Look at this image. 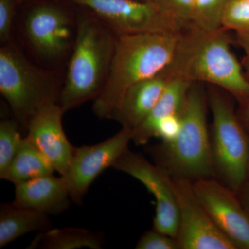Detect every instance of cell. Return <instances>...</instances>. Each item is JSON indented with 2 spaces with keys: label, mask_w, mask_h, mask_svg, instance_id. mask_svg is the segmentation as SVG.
<instances>
[{
  "label": "cell",
  "mask_w": 249,
  "mask_h": 249,
  "mask_svg": "<svg viewBox=\"0 0 249 249\" xmlns=\"http://www.w3.org/2000/svg\"><path fill=\"white\" fill-rule=\"evenodd\" d=\"M229 31L192 25L181 32L176 52L165 69L170 78L206 83L225 90L240 104L249 100V82L231 50Z\"/></svg>",
  "instance_id": "1"
},
{
  "label": "cell",
  "mask_w": 249,
  "mask_h": 249,
  "mask_svg": "<svg viewBox=\"0 0 249 249\" xmlns=\"http://www.w3.org/2000/svg\"><path fill=\"white\" fill-rule=\"evenodd\" d=\"M180 35L181 32L116 35L110 69L102 91L93 101V114L98 119H110L129 88L169 66Z\"/></svg>",
  "instance_id": "2"
},
{
  "label": "cell",
  "mask_w": 249,
  "mask_h": 249,
  "mask_svg": "<svg viewBox=\"0 0 249 249\" xmlns=\"http://www.w3.org/2000/svg\"><path fill=\"white\" fill-rule=\"evenodd\" d=\"M76 36L59 104L64 112L101 93L115 51L116 34L92 14L76 19Z\"/></svg>",
  "instance_id": "3"
},
{
  "label": "cell",
  "mask_w": 249,
  "mask_h": 249,
  "mask_svg": "<svg viewBox=\"0 0 249 249\" xmlns=\"http://www.w3.org/2000/svg\"><path fill=\"white\" fill-rule=\"evenodd\" d=\"M207 91L204 83H193L181 111L176 137L152 148L156 164L173 178L192 181L214 178L211 134L207 123Z\"/></svg>",
  "instance_id": "4"
},
{
  "label": "cell",
  "mask_w": 249,
  "mask_h": 249,
  "mask_svg": "<svg viewBox=\"0 0 249 249\" xmlns=\"http://www.w3.org/2000/svg\"><path fill=\"white\" fill-rule=\"evenodd\" d=\"M62 88L53 71L36 66L16 46L0 49V92L26 130L42 108L59 103Z\"/></svg>",
  "instance_id": "5"
},
{
  "label": "cell",
  "mask_w": 249,
  "mask_h": 249,
  "mask_svg": "<svg viewBox=\"0 0 249 249\" xmlns=\"http://www.w3.org/2000/svg\"><path fill=\"white\" fill-rule=\"evenodd\" d=\"M207 96L212 114L210 134L215 177L237 193L247 179L249 134L230 93L209 85Z\"/></svg>",
  "instance_id": "6"
},
{
  "label": "cell",
  "mask_w": 249,
  "mask_h": 249,
  "mask_svg": "<svg viewBox=\"0 0 249 249\" xmlns=\"http://www.w3.org/2000/svg\"><path fill=\"white\" fill-rule=\"evenodd\" d=\"M76 22L65 10L52 3H39L26 14L24 36L42 62L57 65L71 53Z\"/></svg>",
  "instance_id": "7"
},
{
  "label": "cell",
  "mask_w": 249,
  "mask_h": 249,
  "mask_svg": "<svg viewBox=\"0 0 249 249\" xmlns=\"http://www.w3.org/2000/svg\"><path fill=\"white\" fill-rule=\"evenodd\" d=\"M88 10L116 35L181 32L155 3L139 0H69Z\"/></svg>",
  "instance_id": "8"
},
{
  "label": "cell",
  "mask_w": 249,
  "mask_h": 249,
  "mask_svg": "<svg viewBox=\"0 0 249 249\" xmlns=\"http://www.w3.org/2000/svg\"><path fill=\"white\" fill-rule=\"evenodd\" d=\"M112 168L138 180L155 196L153 229L176 239L178 211L173 177L160 165L150 163L145 157L130 151L129 148L118 159Z\"/></svg>",
  "instance_id": "9"
},
{
  "label": "cell",
  "mask_w": 249,
  "mask_h": 249,
  "mask_svg": "<svg viewBox=\"0 0 249 249\" xmlns=\"http://www.w3.org/2000/svg\"><path fill=\"white\" fill-rule=\"evenodd\" d=\"M178 211L179 249H235L217 229L195 191L193 181L173 178Z\"/></svg>",
  "instance_id": "10"
},
{
  "label": "cell",
  "mask_w": 249,
  "mask_h": 249,
  "mask_svg": "<svg viewBox=\"0 0 249 249\" xmlns=\"http://www.w3.org/2000/svg\"><path fill=\"white\" fill-rule=\"evenodd\" d=\"M133 130L122 127L110 138L92 145L75 147L66 173V182L73 202L81 204L90 186L108 168H112L118 159L128 149Z\"/></svg>",
  "instance_id": "11"
},
{
  "label": "cell",
  "mask_w": 249,
  "mask_h": 249,
  "mask_svg": "<svg viewBox=\"0 0 249 249\" xmlns=\"http://www.w3.org/2000/svg\"><path fill=\"white\" fill-rule=\"evenodd\" d=\"M193 186L223 235L235 249H249V214L237 193L214 178L196 180Z\"/></svg>",
  "instance_id": "12"
},
{
  "label": "cell",
  "mask_w": 249,
  "mask_h": 249,
  "mask_svg": "<svg viewBox=\"0 0 249 249\" xmlns=\"http://www.w3.org/2000/svg\"><path fill=\"white\" fill-rule=\"evenodd\" d=\"M64 113L59 103H52L42 108L31 119L27 128L28 138L60 176L66 173L75 150L62 127Z\"/></svg>",
  "instance_id": "13"
},
{
  "label": "cell",
  "mask_w": 249,
  "mask_h": 249,
  "mask_svg": "<svg viewBox=\"0 0 249 249\" xmlns=\"http://www.w3.org/2000/svg\"><path fill=\"white\" fill-rule=\"evenodd\" d=\"M15 185L13 204L47 214L58 215L70 208V198L62 176L46 175Z\"/></svg>",
  "instance_id": "14"
},
{
  "label": "cell",
  "mask_w": 249,
  "mask_h": 249,
  "mask_svg": "<svg viewBox=\"0 0 249 249\" xmlns=\"http://www.w3.org/2000/svg\"><path fill=\"white\" fill-rule=\"evenodd\" d=\"M170 79L164 70L155 76L134 85L126 91L109 119L134 131L150 115Z\"/></svg>",
  "instance_id": "15"
},
{
  "label": "cell",
  "mask_w": 249,
  "mask_h": 249,
  "mask_svg": "<svg viewBox=\"0 0 249 249\" xmlns=\"http://www.w3.org/2000/svg\"><path fill=\"white\" fill-rule=\"evenodd\" d=\"M192 85L188 80L170 78L150 115L133 131L132 142L137 145H145L155 137L156 128L160 121L181 111Z\"/></svg>",
  "instance_id": "16"
},
{
  "label": "cell",
  "mask_w": 249,
  "mask_h": 249,
  "mask_svg": "<svg viewBox=\"0 0 249 249\" xmlns=\"http://www.w3.org/2000/svg\"><path fill=\"white\" fill-rule=\"evenodd\" d=\"M49 214L16 206L12 202L0 208V248L31 232L52 229Z\"/></svg>",
  "instance_id": "17"
},
{
  "label": "cell",
  "mask_w": 249,
  "mask_h": 249,
  "mask_svg": "<svg viewBox=\"0 0 249 249\" xmlns=\"http://www.w3.org/2000/svg\"><path fill=\"white\" fill-rule=\"evenodd\" d=\"M53 166L27 137L23 138L19 150L1 179L16 184L54 173Z\"/></svg>",
  "instance_id": "18"
},
{
  "label": "cell",
  "mask_w": 249,
  "mask_h": 249,
  "mask_svg": "<svg viewBox=\"0 0 249 249\" xmlns=\"http://www.w3.org/2000/svg\"><path fill=\"white\" fill-rule=\"evenodd\" d=\"M104 240L102 233L82 228L51 229L40 232L33 241L30 248L101 249H103Z\"/></svg>",
  "instance_id": "19"
},
{
  "label": "cell",
  "mask_w": 249,
  "mask_h": 249,
  "mask_svg": "<svg viewBox=\"0 0 249 249\" xmlns=\"http://www.w3.org/2000/svg\"><path fill=\"white\" fill-rule=\"evenodd\" d=\"M23 138L16 119L0 122V178L4 176L16 155Z\"/></svg>",
  "instance_id": "20"
},
{
  "label": "cell",
  "mask_w": 249,
  "mask_h": 249,
  "mask_svg": "<svg viewBox=\"0 0 249 249\" xmlns=\"http://www.w3.org/2000/svg\"><path fill=\"white\" fill-rule=\"evenodd\" d=\"M228 0H195L193 25L206 31L222 28Z\"/></svg>",
  "instance_id": "21"
},
{
  "label": "cell",
  "mask_w": 249,
  "mask_h": 249,
  "mask_svg": "<svg viewBox=\"0 0 249 249\" xmlns=\"http://www.w3.org/2000/svg\"><path fill=\"white\" fill-rule=\"evenodd\" d=\"M222 28L234 31L236 40H249V0H228Z\"/></svg>",
  "instance_id": "22"
},
{
  "label": "cell",
  "mask_w": 249,
  "mask_h": 249,
  "mask_svg": "<svg viewBox=\"0 0 249 249\" xmlns=\"http://www.w3.org/2000/svg\"><path fill=\"white\" fill-rule=\"evenodd\" d=\"M181 31L193 24L195 0H152Z\"/></svg>",
  "instance_id": "23"
},
{
  "label": "cell",
  "mask_w": 249,
  "mask_h": 249,
  "mask_svg": "<svg viewBox=\"0 0 249 249\" xmlns=\"http://www.w3.org/2000/svg\"><path fill=\"white\" fill-rule=\"evenodd\" d=\"M137 249H179L176 239L155 229L147 231L140 237Z\"/></svg>",
  "instance_id": "24"
},
{
  "label": "cell",
  "mask_w": 249,
  "mask_h": 249,
  "mask_svg": "<svg viewBox=\"0 0 249 249\" xmlns=\"http://www.w3.org/2000/svg\"><path fill=\"white\" fill-rule=\"evenodd\" d=\"M18 0H0V41L3 45L11 40L13 22Z\"/></svg>",
  "instance_id": "25"
},
{
  "label": "cell",
  "mask_w": 249,
  "mask_h": 249,
  "mask_svg": "<svg viewBox=\"0 0 249 249\" xmlns=\"http://www.w3.org/2000/svg\"><path fill=\"white\" fill-rule=\"evenodd\" d=\"M181 125V111L178 114H174L160 121L155 131V137L160 138L162 142H169L173 140Z\"/></svg>",
  "instance_id": "26"
},
{
  "label": "cell",
  "mask_w": 249,
  "mask_h": 249,
  "mask_svg": "<svg viewBox=\"0 0 249 249\" xmlns=\"http://www.w3.org/2000/svg\"><path fill=\"white\" fill-rule=\"evenodd\" d=\"M236 42L245 51V58L242 62L246 78L249 82V40H236Z\"/></svg>",
  "instance_id": "27"
},
{
  "label": "cell",
  "mask_w": 249,
  "mask_h": 249,
  "mask_svg": "<svg viewBox=\"0 0 249 249\" xmlns=\"http://www.w3.org/2000/svg\"><path fill=\"white\" fill-rule=\"evenodd\" d=\"M237 112L241 122L249 133V100L247 102L240 105V107L238 110H237Z\"/></svg>",
  "instance_id": "28"
},
{
  "label": "cell",
  "mask_w": 249,
  "mask_h": 249,
  "mask_svg": "<svg viewBox=\"0 0 249 249\" xmlns=\"http://www.w3.org/2000/svg\"><path fill=\"white\" fill-rule=\"evenodd\" d=\"M237 194L244 207L245 208L246 211L249 214V181L248 180H247L243 186L241 187L240 191L237 192Z\"/></svg>",
  "instance_id": "29"
},
{
  "label": "cell",
  "mask_w": 249,
  "mask_h": 249,
  "mask_svg": "<svg viewBox=\"0 0 249 249\" xmlns=\"http://www.w3.org/2000/svg\"><path fill=\"white\" fill-rule=\"evenodd\" d=\"M37 1V0H18V3H26L29 2V1Z\"/></svg>",
  "instance_id": "30"
},
{
  "label": "cell",
  "mask_w": 249,
  "mask_h": 249,
  "mask_svg": "<svg viewBox=\"0 0 249 249\" xmlns=\"http://www.w3.org/2000/svg\"><path fill=\"white\" fill-rule=\"evenodd\" d=\"M247 180H248V181H249V154L248 163H247Z\"/></svg>",
  "instance_id": "31"
},
{
  "label": "cell",
  "mask_w": 249,
  "mask_h": 249,
  "mask_svg": "<svg viewBox=\"0 0 249 249\" xmlns=\"http://www.w3.org/2000/svg\"><path fill=\"white\" fill-rule=\"evenodd\" d=\"M139 1H152V0H139Z\"/></svg>",
  "instance_id": "32"
}]
</instances>
